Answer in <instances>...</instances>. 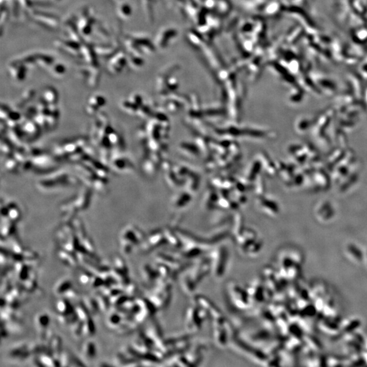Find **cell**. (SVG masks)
<instances>
[{"label": "cell", "mask_w": 367, "mask_h": 367, "mask_svg": "<svg viewBox=\"0 0 367 367\" xmlns=\"http://www.w3.org/2000/svg\"><path fill=\"white\" fill-rule=\"evenodd\" d=\"M85 353L87 355V357L90 358H93L95 354V350L93 343H89L85 347Z\"/></svg>", "instance_id": "cell-1"}, {"label": "cell", "mask_w": 367, "mask_h": 367, "mask_svg": "<svg viewBox=\"0 0 367 367\" xmlns=\"http://www.w3.org/2000/svg\"><path fill=\"white\" fill-rule=\"evenodd\" d=\"M349 251L351 255H353L355 258H356L357 260L360 261L362 259V256L361 254V252L359 250L358 248L354 246H349Z\"/></svg>", "instance_id": "cell-2"}, {"label": "cell", "mask_w": 367, "mask_h": 367, "mask_svg": "<svg viewBox=\"0 0 367 367\" xmlns=\"http://www.w3.org/2000/svg\"><path fill=\"white\" fill-rule=\"evenodd\" d=\"M64 70V67L61 64L56 65V66H55L54 68H53V72L56 74H61V73H63Z\"/></svg>", "instance_id": "cell-3"}, {"label": "cell", "mask_w": 367, "mask_h": 367, "mask_svg": "<svg viewBox=\"0 0 367 367\" xmlns=\"http://www.w3.org/2000/svg\"><path fill=\"white\" fill-rule=\"evenodd\" d=\"M359 324H360V322H357V321H354H354H353L352 322L350 323V325H348V326H347L346 327L345 329H346V330H347V332L351 331V330H354V328H356V327L358 326Z\"/></svg>", "instance_id": "cell-4"}]
</instances>
